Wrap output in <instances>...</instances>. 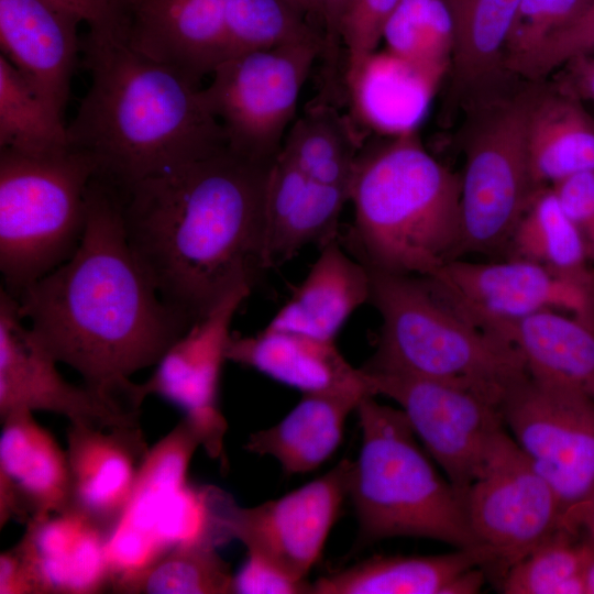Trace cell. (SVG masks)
<instances>
[{"label": "cell", "instance_id": "obj_26", "mask_svg": "<svg viewBox=\"0 0 594 594\" xmlns=\"http://www.w3.org/2000/svg\"><path fill=\"white\" fill-rule=\"evenodd\" d=\"M367 396L362 392L302 394L279 422L251 433L244 449L274 458L286 475L314 471L336 452L348 417Z\"/></svg>", "mask_w": 594, "mask_h": 594}, {"label": "cell", "instance_id": "obj_4", "mask_svg": "<svg viewBox=\"0 0 594 594\" xmlns=\"http://www.w3.org/2000/svg\"><path fill=\"white\" fill-rule=\"evenodd\" d=\"M461 175L435 158L416 131L362 145L350 188V233L371 271L432 276L455 258Z\"/></svg>", "mask_w": 594, "mask_h": 594}, {"label": "cell", "instance_id": "obj_37", "mask_svg": "<svg viewBox=\"0 0 594 594\" xmlns=\"http://www.w3.org/2000/svg\"><path fill=\"white\" fill-rule=\"evenodd\" d=\"M224 29L228 56L307 42L322 43L320 32L293 0H226Z\"/></svg>", "mask_w": 594, "mask_h": 594}, {"label": "cell", "instance_id": "obj_32", "mask_svg": "<svg viewBox=\"0 0 594 594\" xmlns=\"http://www.w3.org/2000/svg\"><path fill=\"white\" fill-rule=\"evenodd\" d=\"M361 147L349 119L320 99L294 120L278 156L314 180L350 191Z\"/></svg>", "mask_w": 594, "mask_h": 594}, {"label": "cell", "instance_id": "obj_13", "mask_svg": "<svg viewBox=\"0 0 594 594\" xmlns=\"http://www.w3.org/2000/svg\"><path fill=\"white\" fill-rule=\"evenodd\" d=\"M251 290L241 287L229 294L174 342L145 382L131 388V400L138 409L151 395L178 406L199 436L201 448L223 469L228 468V422L219 402L221 371L228 361L232 319Z\"/></svg>", "mask_w": 594, "mask_h": 594}, {"label": "cell", "instance_id": "obj_16", "mask_svg": "<svg viewBox=\"0 0 594 594\" xmlns=\"http://www.w3.org/2000/svg\"><path fill=\"white\" fill-rule=\"evenodd\" d=\"M430 277L484 329L542 310L569 311L594 329V297L527 261L474 263L455 258Z\"/></svg>", "mask_w": 594, "mask_h": 594}, {"label": "cell", "instance_id": "obj_39", "mask_svg": "<svg viewBox=\"0 0 594 594\" xmlns=\"http://www.w3.org/2000/svg\"><path fill=\"white\" fill-rule=\"evenodd\" d=\"M592 0H520L505 50V64L574 23Z\"/></svg>", "mask_w": 594, "mask_h": 594}, {"label": "cell", "instance_id": "obj_7", "mask_svg": "<svg viewBox=\"0 0 594 594\" xmlns=\"http://www.w3.org/2000/svg\"><path fill=\"white\" fill-rule=\"evenodd\" d=\"M95 175L94 160L70 147L44 155L0 150V272L13 297L76 252Z\"/></svg>", "mask_w": 594, "mask_h": 594}, {"label": "cell", "instance_id": "obj_20", "mask_svg": "<svg viewBox=\"0 0 594 594\" xmlns=\"http://www.w3.org/2000/svg\"><path fill=\"white\" fill-rule=\"evenodd\" d=\"M150 450L140 424L101 429L69 425L70 508L109 535L120 519Z\"/></svg>", "mask_w": 594, "mask_h": 594}, {"label": "cell", "instance_id": "obj_17", "mask_svg": "<svg viewBox=\"0 0 594 594\" xmlns=\"http://www.w3.org/2000/svg\"><path fill=\"white\" fill-rule=\"evenodd\" d=\"M226 0H111L112 33L197 85L228 56Z\"/></svg>", "mask_w": 594, "mask_h": 594}, {"label": "cell", "instance_id": "obj_18", "mask_svg": "<svg viewBox=\"0 0 594 594\" xmlns=\"http://www.w3.org/2000/svg\"><path fill=\"white\" fill-rule=\"evenodd\" d=\"M0 528L68 510L72 477L66 449L28 409L0 419Z\"/></svg>", "mask_w": 594, "mask_h": 594}, {"label": "cell", "instance_id": "obj_35", "mask_svg": "<svg viewBox=\"0 0 594 594\" xmlns=\"http://www.w3.org/2000/svg\"><path fill=\"white\" fill-rule=\"evenodd\" d=\"M69 148L56 113L0 55V150L44 155Z\"/></svg>", "mask_w": 594, "mask_h": 594}, {"label": "cell", "instance_id": "obj_28", "mask_svg": "<svg viewBox=\"0 0 594 594\" xmlns=\"http://www.w3.org/2000/svg\"><path fill=\"white\" fill-rule=\"evenodd\" d=\"M486 546L437 556H376L319 578L314 594H447L461 573L475 566L494 571Z\"/></svg>", "mask_w": 594, "mask_h": 594}, {"label": "cell", "instance_id": "obj_15", "mask_svg": "<svg viewBox=\"0 0 594 594\" xmlns=\"http://www.w3.org/2000/svg\"><path fill=\"white\" fill-rule=\"evenodd\" d=\"M16 299L0 289V419L19 409L63 416L72 425L109 429L140 424L86 385L67 382L58 363L23 324Z\"/></svg>", "mask_w": 594, "mask_h": 594}, {"label": "cell", "instance_id": "obj_45", "mask_svg": "<svg viewBox=\"0 0 594 594\" xmlns=\"http://www.w3.org/2000/svg\"><path fill=\"white\" fill-rule=\"evenodd\" d=\"M0 594H36L29 569L14 546L0 554Z\"/></svg>", "mask_w": 594, "mask_h": 594}, {"label": "cell", "instance_id": "obj_2", "mask_svg": "<svg viewBox=\"0 0 594 594\" xmlns=\"http://www.w3.org/2000/svg\"><path fill=\"white\" fill-rule=\"evenodd\" d=\"M273 164L227 146L122 195L133 254L163 301L191 326L235 289H252L268 270L266 189Z\"/></svg>", "mask_w": 594, "mask_h": 594}, {"label": "cell", "instance_id": "obj_19", "mask_svg": "<svg viewBox=\"0 0 594 594\" xmlns=\"http://www.w3.org/2000/svg\"><path fill=\"white\" fill-rule=\"evenodd\" d=\"M79 23L47 0H0L1 54L62 117L81 52Z\"/></svg>", "mask_w": 594, "mask_h": 594}, {"label": "cell", "instance_id": "obj_46", "mask_svg": "<svg viewBox=\"0 0 594 594\" xmlns=\"http://www.w3.org/2000/svg\"><path fill=\"white\" fill-rule=\"evenodd\" d=\"M77 15L88 29L112 30L111 0H47Z\"/></svg>", "mask_w": 594, "mask_h": 594}, {"label": "cell", "instance_id": "obj_8", "mask_svg": "<svg viewBox=\"0 0 594 594\" xmlns=\"http://www.w3.org/2000/svg\"><path fill=\"white\" fill-rule=\"evenodd\" d=\"M515 77L510 74L469 96L455 258L504 253L537 190L528 162L527 124L539 81L525 79L514 86Z\"/></svg>", "mask_w": 594, "mask_h": 594}, {"label": "cell", "instance_id": "obj_31", "mask_svg": "<svg viewBox=\"0 0 594 594\" xmlns=\"http://www.w3.org/2000/svg\"><path fill=\"white\" fill-rule=\"evenodd\" d=\"M454 26L451 70L469 96L503 80L505 50L520 0H446Z\"/></svg>", "mask_w": 594, "mask_h": 594}, {"label": "cell", "instance_id": "obj_44", "mask_svg": "<svg viewBox=\"0 0 594 594\" xmlns=\"http://www.w3.org/2000/svg\"><path fill=\"white\" fill-rule=\"evenodd\" d=\"M554 86L580 101L594 105V55H582L564 63Z\"/></svg>", "mask_w": 594, "mask_h": 594}, {"label": "cell", "instance_id": "obj_42", "mask_svg": "<svg viewBox=\"0 0 594 594\" xmlns=\"http://www.w3.org/2000/svg\"><path fill=\"white\" fill-rule=\"evenodd\" d=\"M318 2L322 28L320 58L323 62V94L321 97L330 100L337 96L340 86V62L344 53L342 29L352 0H318Z\"/></svg>", "mask_w": 594, "mask_h": 594}, {"label": "cell", "instance_id": "obj_29", "mask_svg": "<svg viewBox=\"0 0 594 594\" xmlns=\"http://www.w3.org/2000/svg\"><path fill=\"white\" fill-rule=\"evenodd\" d=\"M519 350L528 372L572 386L594 400V329L575 317L542 310L487 326Z\"/></svg>", "mask_w": 594, "mask_h": 594}, {"label": "cell", "instance_id": "obj_38", "mask_svg": "<svg viewBox=\"0 0 594 594\" xmlns=\"http://www.w3.org/2000/svg\"><path fill=\"white\" fill-rule=\"evenodd\" d=\"M499 584L505 594H584L581 537L561 527L513 564Z\"/></svg>", "mask_w": 594, "mask_h": 594}, {"label": "cell", "instance_id": "obj_3", "mask_svg": "<svg viewBox=\"0 0 594 594\" xmlns=\"http://www.w3.org/2000/svg\"><path fill=\"white\" fill-rule=\"evenodd\" d=\"M90 84L67 129L95 178L121 195L136 183L227 147L202 87L123 44L111 30L81 40Z\"/></svg>", "mask_w": 594, "mask_h": 594}, {"label": "cell", "instance_id": "obj_21", "mask_svg": "<svg viewBox=\"0 0 594 594\" xmlns=\"http://www.w3.org/2000/svg\"><path fill=\"white\" fill-rule=\"evenodd\" d=\"M201 441L186 418L150 448L131 497L107 538L110 590L160 559L155 528L161 502L174 483L187 480Z\"/></svg>", "mask_w": 594, "mask_h": 594}, {"label": "cell", "instance_id": "obj_50", "mask_svg": "<svg viewBox=\"0 0 594 594\" xmlns=\"http://www.w3.org/2000/svg\"><path fill=\"white\" fill-rule=\"evenodd\" d=\"M586 251L588 254V258L594 267V228L588 241L586 242Z\"/></svg>", "mask_w": 594, "mask_h": 594}, {"label": "cell", "instance_id": "obj_41", "mask_svg": "<svg viewBox=\"0 0 594 594\" xmlns=\"http://www.w3.org/2000/svg\"><path fill=\"white\" fill-rule=\"evenodd\" d=\"M398 0H352L342 29L348 89L382 41L384 25Z\"/></svg>", "mask_w": 594, "mask_h": 594}, {"label": "cell", "instance_id": "obj_25", "mask_svg": "<svg viewBox=\"0 0 594 594\" xmlns=\"http://www.w3.org/2000/svg\"><path fill=\"white\" fill-rule=\"evenodd\" d=\"M371 294V271L343 251L337 238L320 246L305 279L265 327L334 341Z\"/></svg>", "mask_w": 594, "mask_h": 594}, {"label": "cell", "instance_id": "obj_33", "mask_svg": "<svg viewBox=\"0 0 594 594\" xmlns=\"http://www.w3.org/2000/svg\"><path fill=\"white\" fill-rule=\"evenodd\" d=\"M435 86L386 51L369 59L349 88L361 112L388 135L415 131Z\"/></svg>", "mask_w": 594, "mask_h": 594}, {"label": "cell", "instance_id": "obj_1", "mask_svg": "<svg viewBox=\"0 0 594 594\" xmlns=\"http://www.w3.org/2000/svg\"><path fill=\"white\" fill-rule=\"evenodd\" d=\"M122 204L118 190L94 177L76 252L14 298L57 362L108 402L140 413L131 376L156 365L191 324L163 301L133 254Z\"/></svg>", "mask_w": 594, "mask_h": 594}, {"label": "cell", "instance_id": "obj_43", "mask_svg": "<svg viewBox=\"0 0 594 594\" xmlns=\"http://www.w3.org/2000/svg\"><path fill=\"white\" fill-rule=\"evenodd\" d=\"M234 594H300L311 593V584L286 574L264 559L249 554L233 576Z\"/></svg>", "mask_w": 594, "mask_h": 594}, {"label": "cell", "instance_id": "obj_11", "mask_svg": "<svg viewBox=\"0 0 594 594\" xmlns=\"http://www.w3.org/2000/svg\"><path fill=\"white\" fill-rule=\"evenodd\" d=\"M471 529L496 557L499 580L562 527L560 502L514 439L504 430L491 441L465 493Z\"/></svg>", "mask_w": 594, "mask_h": 594}, {"label": "cell", "instance_id": "obj_22", "mask_svg": "<svg viewBox=\"0 0 594 594\" xmlns=\"http://www.w3.org/2000/svg\"><path fill=\"white\" fill-rule=\"evenodd\" d=\"M108 534L77 510L31 519L14 544L36 594H97L110 590Z\"/></svg>", "mask_w": 594, "mask_h": 594}, {"label": "cell", "instance_id": "obj_36", "mask_svg": "<svg viewBox=\"0 0 594 594\" xmlns=\"http://www.w3.org/2000/svg\"><path fill=\"white\" fill-rule=\"evenodd\" d=\"M233 576L217 547H177L139 573L116 583L117 594H233Z\"/></svg>", "mask_w": 594, "mask_h": 594}, {"label": "cell", "instance_id": "obj_5", "mask_svg": "<svg viewBox=\"0 0 594 594\" xmlns=\"http://www.w3.org/2000/svg\"><path fill=\"white\" fill-rule=\"evenodd\" d=\"M371 276L370 302L382 324L365 371L453 382L499 404L528 373L517 348L471 320L430 276L376 271Z\"/></svg>", "mask_w": 594, "mask_h": 594}, {"label": "cell", "instance_id": "obj_10", "mask_svg": "<svg viewBox=\"0 0 594 594\" xmlns=\"http://www.w3.org/2000/svg\"><path fill=\"white\" fill-rule=\"evenodd\" d=\"M501 413L510 437L554 491L563 517L572 513L594 490V400L528 372L505 392Z\"/></svg>", "mask_w": 594, "mask_h": 594}, {"label": "cell", "instance_id": "obj_12", "mask_svg": "<svg viewBox=\"0 0 594 594\" xmlns=\"http://www.w3.org/2000/svg\"><path fill=\"white\" fill-rule=\"evenodd\" d=\"M362 370L374 396L399 405L429 457L465 499L491 441L504 430L499 402L453 382Z\"/></svg>", "mask_w": 594, "mask_h": 594}, {"label": "cell", "instance_id": "obj_49", "mask_svg": "<svg viewBox=\"0 0 594 594\" xmlns=\"http://www.w3.org/2000/svg\"><path fill=\"white\" fill-rule=\"evenodd\" d=\"M301 10L309 23L322 35L321 16L318 0H293Z\"/></svg>", "mask_w": 594, "mask_h": 594}, {"label": "cell", "instance_id": "obj_14", "mask_svg": "<svg viewBox=\"0 0 594 594\" xmlns=\"http://www.w3.org/2000/svg\"><path fill=\"white\" fill-rule=\"evenodd\" d=\"M353 461L342 460L322 476L253 507L233 501L224 515L230 538L299 581L319 560L329 534L349 498Z\"/></svg>", "mask_w": 594, "mask_h": 594}, {"label": "cell", "instance_id": "obj_24", "mask_svg": "<svg viewBox=\"0 0 594 594\" xmlns=\"http://www.w3.org/2000/svg\"><path fill=\"white\" fill-rule=\"evenodd\" d=\"M345 188L308 177L277 156L266 189V261L268 270L287 262L309 244L338 238Z\"/></svg>", "mask_w": 594, "mask_h": 594}, {"label": "cell", "instance_id": "obj_47", "mask_svg": "<svg viewBox=\"0 0 594 594\" xmlns=\"http://www.w3.org/2000/svg\"><path fill=\"white\" fill-rule=\"evenodd\" d=\"M562 526L594 542V490L576 509L563 517Z\"/></svg>", "mask_w": 594, "mask_h": 594}, {"label": "cell", "instance_id": "obj_40", "mask_svg": "<svg viewBox=\"0 0 594 594\" xmlns=\"http://www.w3.org/2000/svg\"><path fill=\"white\" fill-rule=\"evenodd\" d=\"M582 55H594V0L574 23L531 52L508 61L505 68L516 76L540 81L568 61Z\"/></svg>", "mask_w": 594, "mask_h": 594}, {"label": "cell", "instance_id": "obj_30", "mask_svg": "<svg viewBox=\"0 0 594 594\" xmlns=\"http://www.w3.org/2000/svg\"><path fill=\"white\" fill-rule=\"evenodd\" d=\"M504 254L537 264L594 297V267L585 243L552 187L535 191Z\"/></svg>", "mask_w": 594, "mask_h": 594}, {"label": "cell", "instance_id": "obj_34", "mask_svg": "<svg viewBox=\"0 0 594 594\" xmlns=\"http://www.w3.org/2000/svg\"><path fill=\"white\" fill-rule=\"evenodd\" d=\"M387 52L435 87L451 68L454 26L446 0H398L382 34Z\"/></svg>", "mask_w": 594, "mask_h": 594}, {"label": "cell", "instance_id": "obj_48", "mask_svg": "<svg viewBox=\"0 0 594 594\" xmlns=\"http://www.w3.org/2000/svg\"><path fill=\"white\" fill-rule=\"evenodd\" d=\"M584 594H594V542L581 538Z\"/></svg>", "mask_w": 594, "mask_h": 594}, {"label": "cell", "instance_id": "obj_6", "mask_svg": "<svg viewBox=\"0 0 594 594\" xmlns=\"http://www.w3.org/2000/svg\"><path fill=\"white\" fill-rule=\"evenodd\" d=\"M374 397L356 408L362 443L349 486L358 519L355 548L397 537L433 539L457 549L482 546L464 497L439 475L402 409Z\"/></svg>", "mask_w": 594, "mask_h": 594}, {"label": "cell", "instance_id": "obj_9", "mask_svg": "<svg viewBox=\"0 0 594 594\" xmlns=\"http://www.w3.org/2000/svg\"><path fill=\"white\" fill-rule=\"evenodd\" d=\"M322 43L307 42L234 54L202 87L227 146L260 162H275L295 120L301 88Z\"/></svg>", "mask_w": 594, "mask_h": 594}, {"label": "cell", "instance_id": "obj_27", "mask_svg": "<svg viewBox=\"0 0 594 594\" xmlns=\"http://www.w3.org/2000/svg\"><path fill=\"white\" fill-rule=\"evenodd\" d=\"M527 153L536 189L594 172V119L583 102L540 80L528 117Z\"/></svg>", "mask_w": 594, "mask_h": 594}, {"label": "cell", "instance_id": "obj_23", "mask_svg": "<svg viewBox=\"0 0 594 594\" xmlns=\"http://www.w3.org/2000/svg\"><path fill=\"white\" fill-rule=\"evenodd\" d=\"M227 360L302 394L362 392L374 396L362 367L352 366L330 340L265 327L253 336L232 334Z\"/></svg>", "mask_w": 594, "mask_h": 594}]
</instances>
